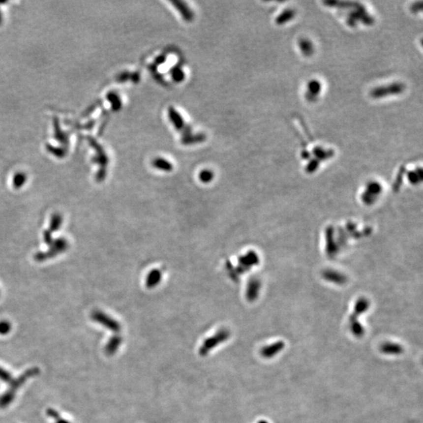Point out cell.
Returning <instances> with one entry per match:
<instances>
[{
    "mask_svg": "<svg viewBox=\"0 0 423 423\" xmlns=\"http://www.w3.org/2000/svg\"><path fill=\"white\" fill-rule=\"evenodd\" d=\"M56 423H71L70 422L67 421V420H64V419H62V418H60L59 420H56Z\"/></svg>",
    "mask_w": 423,
    "mask_h": 423,
    "instance_id": "cell-21",
    "label": "cell"
},
{
    "mask_svg": "<svg viewBox=\"0 0 423 423\" xmlns=\"http://www.w3.org/2000/svg\"><path fill=\"white\" fill-rule=\"evenodd\" d=\"M267 423V422H265V421H260V423Z\"/></svg>",
    "mask_w": 423,
    "mask_h": 423,
    "instance_id": "cell-22",
    "label": "cell"
},
{
    "mask_svg": "<svg viewBox=\"0 0 423 423\" xmlns=\"http://www.w3.org/2000/svg\"><path fill=\"white\" fill-rule=\"evenodd\" d=\"M91 317L92 321H96L114 332H119L121 330V325L116 320L106 314L104 312L95 310L92 312Z\"/></svg>",
    "mask_w": 423,
    "mask_h": 423,
    "instance_id": "cell-2",
    "label": "cell"
},
{
    "mask_svg": "<svg viewBox=\"0 0 423 423\" xmlns=\"http://www.w3.org/2000/svg\"><path fill=\"white\" fill-rule=\"evenodd\" d=\"M25 177L24 174H18V175L16 176L15 178H14V184H15L16 187H20L21 185L23 184L24 182H25Z\"/></svg>",
    "mask_w": 423,
    "mask_h": 423,
    "instance_id": "cell-20",
    "label": "cell"
},
{
    "mask_svg": "<svg viewBox=\"0 0 423 423\" xmlns=\"http://www.w3.org/2000/svg\"><path fill=\"white\" fill-rule=\"evenodd\" d=\"M381 352L387 355H400L404 352L401 345L396 342H387L383 343L380 347Z\"/></svg>",
    "mask_w": 423,
    "mask_h": 423,
    "instance_id": "cell-8",
    "label": "cell"
},
{
    "mask_svg": "<svg viewBox=\"0 0 423 423\" xmlns=\"http://www.w3.org/2000/svg\"><path fill=\"white\" fill-rule=\"evenodd\" d=\"M285 342H283V341H277V342H273V343L269 345V346H266L263 347L261 350H260V354L264 358L270 359V358H273L277 354L281 352L283 349L285 348Z\"/></svg>",
    "mask_w": 423,
    "mask_h": 423,
    "instance_id": "cell-5",
    "label": "cell"
},
{
    "mask_svg": "<svg viewBox=\"0 0 423 423\" xmlns=\"http://www.w3.org/2000/svg\"><path fill=\"white\" fill-rule=\"evenodd\" d=\"M260 283L257 279H252L248 282L247 286L246 297L249 301L252 302L257 298L258 293L260 291Z\"/></svg>",
    "mask_w": 423,
    "mask_h": 423,
    "instance_id": "cell-9",
    "label": "cell"
},
{
    "mask_svg": "<svg viewBox=\"0 0 423 423\" xmlns=\"http://www.w3.org/2000/svg\"><path fill=\"white\" fill-rule=\"evenodd\" d=\"M39 372H40V370H39V367H31V368L26 370L24 372L23 375H20L19 377L17 378L16 379H13L11 383L9 384L10 385L9 391L16 393L18 389L22 387L28 379L34 377V376H36L37 375H39Z\"/></svg>",
    "mask_w": 423,
    "mask_h": 423,
    "instance_id": "cell-4",
    "label": "cell"
},
{
    "mask_svg": "<svg viewBox=\"0 0 423 423\" xmlns=\"http://www.w3.org/2000/svg\"><path fill=\"white\" fill-rule=\"evenodd\" d=\"M11 330V324L6 321H0V335H7Z\"/></svg>",
    "mask_w": 423,
    "mask_h": 423,
    "instance_id": "cell-17",
    "label": "cell"
},
{
    "mask_svg": "<svg viewBox=\"0 0 423 423\" xmlns=\"http://www.w3.org/2000/svg\"><path fill=\"white\" fill-rule=\"evenodd\" d=\"M173 3L176 5L177 9L181 12V14L183 16V18H186V20H190V18H192V14L190 13V10H188L187 6L186 5L184 6V4L183 2H173Z\"/></svg>",
    "mask_w": 423,
    "mask_h": 423,
    "instance_id": "cell-13",
    "label": "cell"
},
{
    "mask_svg": "<svg viewBox=\"0 0 423 423\" xmlns=\"http://www.w3.org/2000/svg\"><path fill=\"white\" fill-rule=\"evenodd\" d=\"M173 77L176 81L181 82L184 78V75H183V71H181V68H175L173 71Z\"/></svg>",
    "mask_w": 423,
    "mask_h": 423,
    "instance_id": "cell-18",
    "label": "cell"
},
{
    "mask_svg": "<svg viewBox=\"0 0 423 423\" xmlns=\"http://www.w3.org/2000/svg\"><path fill=\"white\" fill-rule=\"evenodd\" d=\"M162 272L158 269L152 270L148 273L145 281V285L148 289H154L162 281Z\"/></svg>",
    "mask_w": 423,
    "mask_h": 423,
    "instance_id": "cell-7",
    "label": "cell"
},
{
    "mask_svg": "<svg viewBox=\"0 0 423 423\" xmlns=\"http://www.w3.org/2000/svg\"><path fill=\"white\" fill-rule=\"evenodd\" d=\"M214 178L213 172L209 169H205L201 172L199 174V180L202 181V183H209L211 182Z\"/></svg>",
    "mask_w": 423,
    "mask_h": 423,
    "instance_id": "cell-14",
    "label": "cell"
},
{
    "mask_svg": "<svg viewBox=\"0 0 423 423\" xmlns=\"http://www.w3.org/2000/svg\"><path fill=\"white\" fill-rule=\"evenodd\" d=\"M152 165L156 169H158V170H162V171L170 172L173 170V165L169 161L164 159V158H156L154 161H153Z\"/></svg>",
    "mask_w": 423,
    "mask_h": 423,
    "instance_id": "cell-11",
    "label": "cell"
},
{
    "mask_svg": "<svg viewBox=\"0 0 423 423\" xmlns=\"http://www.w3.org/2000/svg\"><path fill=\"white\" fill-rule=\"evenodd\" d=\"M169 117L171 119L172 121L177 129H182V127L183 126V120L179 114L177 113L173 108H170L169 110Z\"/></svg>",
    "mask_w": 423,
    "mask_h": 423,
    "instance_id": "cell-12",
    "label": "cell"
},
{
    "mask_svg": "<svg viewBox=\"0 0 423 423\" xmlns=\"http://www.w3.org/2000/svg\"><path fill=\"white\" fill-rule=\"evenodd\" d=\"M259 262V258L256 252H248L244 256L239 258V264L236 268L234 267L235 273L239 277V275L242 274L246 272H248L250 268L253 266L256 265Z\"/></svg>",
    "mask_w": 423,
    "mask_h": 423,
    "instance_id": "cell-3",
    "label": "cell"
},
{
    "mask_svg": "<svg viewBox=\"0 0 423 423\" xmlns=\"http://www.w3.org/2000/svg\"><path fill=\"white\" fill-rule=\"evenodd\" d=\"M46 415L49 416V417L52 418L54 420H58L61 418L60 416V413L56 411L55 409H53V408H48L47 411H46Z\"/></svg>",
    "mask_w": 423,
    "mask_h": 423,
    "instance_id": "cell-19",
    "label": "cell"
},
{
    "mask_svg": "<svg viewBox=\"0 0 423 423\" xmlns=\"http://www.w3.org/2000/svg\"><path fill=\"white\" fill-rule=\"evenodd\" d=\"M231 332L227 329H221L212 336L206 338L199 349L201 356H206L212 349L219 346L222 342L229 339Z\"/></svg>",
    "mask_w": 423,
    "mask_h": 423,
    "instance_id": "cell-1",
    "label": "cell"
},
{
    "mask_svg": "<svg viewBox=\"0 0 423 423\" xmlns=\"http://www.w3.org/2000/svg\"><path fill=\"white\" fill-rule=\"evenodd\" d=\"M108 99L111 100L112 104V108L114 110H119L121 108V103L120 97L115 93H109L108 95Z\"/></svg>",
    "mask_w": 423,
    "mask_h": 423,
    "instance_id": "cell-16",
    "label": "cell"
},
{
    "mask_svg": "<svg viewBox=\"0 0 423 423\" xmlns=\"http://www.w3.org/2000/svg\"><path fill=\"white\" fill-rule=\"evenodd\" d=\"M15 393L9 391L2 393L0 396V408H6L14 401L16 396Z\"/></svg>",
    "mask_w": 423,
    "mask_h": 423,
    "instance_id": "cell-10",
    "label": "cell"
},
{
    "mask_svg": "<svg viewBox=\"0 0 423 423\" xmlns=\"http://www.w3.org/2000/svg\"><path fill=\"white\" fill-rule=\"evenodd\" d=\"M13 379H13L11 374L9 371L0 367V380L2 381L4 383L10 384L12 381H13Z\"/></svg>",
    "mask_w": 423,
    "mask_h": 423,
    "instance_id": "cell-15",
    "label": "cell"
},
{
    "mask_svg": "<svg viewBox=\"0 0 423 423\" xmlns=\"http://www.w3.org/2000/svg\"><path fill=\"white\" fill-rule=\"evenodd\" d=\"M122 341H123V338H121L120 335H113L106 344L105 348H104L106 354L108 356H112L116 354L122 343Z\"/></svg>",
    "mask_w": 423,
    "mask_h": 423,
    "instance_id": "cell-6",
    "label": "cell"
}]
</instances>
